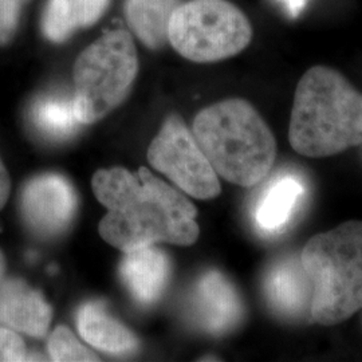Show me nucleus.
Instances as JSON below:
<instances>
[{"label":"nucleus","instance_id":"5701e85b","mask_svg":"<svg viewBox=\"0 0 362 362\" xmlns=\"http://www.w3.org/2000/svg\"><path fill=\"white\" fill-rule=\"evenodd\" d=\"M4 272H6V258H4L3 252L0 251V282L4 278Z\"/></svg>","mask_w":362,"mask_h":362},{"label":"nucleus","instance_id":"9d476101","mask_svg":"<svg viewBox=\"0 0 362 362\" xmlns=\"http://www.w3.org/2000/svg\"><path fill=\"white\" fill-rule=\"evenodd\" d=\"M52 320V306L38 290L22 279L0 282V325L42 338L47 334Z\"/></svg>","mask_w":362,"mask_h":362},{"label":"nucleus","instance_id":"a211bd4d","mask_svg":"<svg viewBox=\"0 0 362 362\" xmlns=\"http://www.w3.org/2000/svg\"><path fill=\"white\" fill-rule=\"evenodd\" d=\"M47 349L52 361H100L97 354L83 346L65 326H58L52 332Z\"/></svg>","mask_w":362,"mask_h":362},{"label":"nucleus","instance_id":"6ab92c4d","mask_svg":"<svg viewBox=\"0 0 362 362\" xmlns=\"http://www.w3.org/2000/svg\"><path fill=\"white\" fill-rule=\"evenodd\" d=\"M28 353L21 336L10 327L0 326V361H27Z\"/></svg>","mask_w":362,"mask_h":362},{"label":"nucleus","instance_id":"6e6552de","mask_svg":"<svg viewBox=\"0 0 362 362\" xmlns=\"http://www.w3.org/2000/svg\"><path fill=\"white\" fill-rule=\"evenodd\" d=\"M71 182L58 173H45L27 182L21 196V212L27 227L40 236H55L70 226L77 211Z\"/></svg>","mask_w":362,"mask_h":362},{"label":"nucleus","instance_id":"f03ea898","mask_svg":"<svg viewBox=\"0 0 362 362\" xmlns=\"http://www.w3.org/2000/svg\"><path fill=\"white\" fill-rule=\"evenodd\" d=\"M288 140L306 157L341 153L362 141V94L334 69L314 66L298 82Z\"/></svg>","mask_w":362,"mask_h":362},{"label":"nucleus","instance_id":"39448f33","mask_svg":"<svg viewBox=\"0 0 362 362\" xmlns=\"http://www.w3.org/2000/svg\"><path fill=\"white\" fill-rule=\"evenodd\" d=\"M139 57L129 33L107 31L86 47L74 65V110L81 124H93L115 110L137 77Z\"/></svg>","mask_w":362,"mask_h":362},{"label":"nucleus","instance_id":"f3484780","mask_svg":"<svg viewBox=\"0 0 362 362\" xmlns=\"http://www.w3.org/2000/svg\"><path fill=\"white\" fill-rule=\"evenodd\" d=\"M31 121L39 133L50 140L71 137L81 124L78 121L73 97L45 95L33 105Z\"/></svg>","mask_w":362,"mask_h":362},{"label":"nucleus","instance_id":"f8f14e48","mask_svg":"<svg viewBox=\"0 0 362 362\" xmlns=\"http://www.w3.org/2000/svg\"><path fill=\"white\" fill-rule=\"evenodd\" d=\"M264 293L272 309L286 317L310 314L313 286L300 258H288L275 263L264 278Z\"/></svg>","mask_w":362,"mask_h":362},{"label":"nucleus","instance_id":"ddd939ff","mask_svg":"<svg viewBox=\"0 0 362 362\" xmlns=\"http://www.w3.org/2000/svg\"><path fill=\"white\" fill-rule=\"evenodd\" d=\"M78 332L95 349L124 356L139 348V339L113 318L100 302L85 303L77 315Z\"/></svg>","mask_w":362,"mask_h":362},{"label":"nucleus","instance_id":"423d86ee","mask_svg":"<svg viewBox=\"0 0 362 362\" xmlns=\"http://www.w3.org/2000/svg\"><path fill=\"white\" fill-rule=\"evenodd\" d=\"M168 39L184 58L209 64L243 52L252 39V27L228 0H189L172 13Z\"/></svg>","mask_w":362,"mask_h":362},{"label":"nucleus","instance_id":"1a4fd4ad","mask_svg":"<svg viewBox=\"0 0 362 362\" xmlns=\"http://www.w3.org/2000/svg\"><path fill=\"white\" fill-rule=\"evenodd\" d=\"M192 314L202 329L211 334L233 330L243 317V303L231 281L220 272H204L194 286Z\"/></svg>","mask_w":362,"mask_h":362},{"label":"nucleus","instance_id":"aec40b11","mask_svg":"<svg viewBox=\"0 0 362 362\" xmlns=\"http://www.w3.org/2000/svg\"><path fill=\"white\" fill-rule=\"evenodd\" d=\"M21 0H0V43L13 38L19 22Z\"/></svg>","mask_w":362,"mask_h":362},{"label":"nucleus","instance_id":"4468645a","mask_svg":"<svg viewBox=\"0 0 362 362\" xmlns=\"http://www.w3.org/2000/svg\"><path fill=\"white\" fill-rule=\"evenodd\" d=\"M305 184L294 175H282L263 191L254 209V221L260 231L275 235L285 230L305 197Z\"/></svg>","mask_w":362,"mask_h":362},{"label":"nucleus","instance_id":"412c9836","mask_svg":"<svg viewBox=\"0 0 362 362\" xmlns=\"http://www.w3.org/2000/svg\"><path fill=\"white\" fill-rule=\"evenodd\" d=\"M10 192H11L10 175L0 158V209L6 206Z\"/></svg>","mask_w":362,"mask_h":362},{"label":"nucleus","instance_id":"b1692460","mask_svg":"<svg viewBox=\"0 0 362 362\" xmlns=\"http://www.w3.org/2000/svg\"><path fill=\"white\" fill-rule=\"evenodd\" d=\"M360 145H361V146H362V141H361V144H360Z\"/></svg>","mask_w":362,"mask_h":362},{"label":"nucleus","instance_id":"2eb2a0df","mask_svg":"<svg viewBox=\"0 0 362 362\" xmlns=\"http://www.w3.org/2000/svg\"><path fill=\"white\" fill-rule=\"evenodd\" d=\"M110 0H50L42 21L45 37L61 43L77 30L94 25Z\"/></svg>","mask_w":362,"mask_h":362},{"label":"nucleus","instance_id":"dca6fc26","mask_svg":"<svg viewBox=\"0 0 362 362\" xmlns=\"http://www.w3.org/2000/svg\"><path fill=\"white\" fill-rule=\"evenodd\" d=\"M179 0H127L130 28L151 49L161 47L168 38L169 19Z\"/></svg>","mask_w":362,"mask_h":362},{"label":"nucleus","instance_id":"20e7f679","mask_svg":"<svg viewBox=\"0 0 362 362\" xmlns=\"http://www.w3.org/2000/svg\"><path fill=\"white\" fill-rule=\"evenodd\" d=\"M299 258L313 286L310 315L317 324H341L361 310L362 221L313 236Z\"/></svg>","mask_w":362,"mask_h":362},{"label":"nucleus","instance_id":"9b49d317","mask_svg":"<svg viewBox=\"0 0 362 362\" xmlns=\"http://www.w3.org/2000/svg\"><path fill=\"white\" fill-rule=\"evenodd\" d=\"M119 274L134 300L144 306L153 305L168 285V255L155 245L124 252Z\"/></svg>","mask_w":362,"mask_h":362},{"label":"nucleus","instance_id":"4be33fe9","mask_svg":"<svg viewBox=\"0 0 362 362\" xmlns=\"http://www.w3.org/2000/svg\"><path fill=\"white\" fill-rule=\"evenodd\" d=\"M290 18H297L308 4V0H275Z\"/></svg>","mask_w":362,"mask_h":362},{"label":"nucleus","instance_id":"f257e3e1","mask_svg":"<svg viewBox=\"0 0 362 362\" xmlns=\"http://www.w3.org/2000/svg\"><path fill=\"white\" fill-rule=\"evenodd\" d=\"M91 187L107 208L100 235L110 246L127 252L158 242L191 246L199 238L194 204L145 167L97 170Z\"/></svg>","mask_w":362,"mask_h":362},{"label":"nucleus","instance_id":"0eeeda50","mask_svg":"<svg viewBox=\"0 0 362 362\" xmlns=\"http://www.w3.org/2000/svg\"><path fill=\"white\" fill-rule=\"evenodd\" d=\"M148 160L192 197L208 200L221 192L218 173L179 116L165 119L148 149Z\"/></svg>","mask_w":362,"mask_h":362},{"label":"nucleus","instance_id":"7ed1b4c3","mask_svg":"<svg viewBox=\"0 0 362 362\" xmlns=\"http://www.w3.org/2000/svg\"><path fill=\"white\" fill-rule=\"evenodd\" d=\"M194 139L224 180L254 187L272 172L276 143L258 110L230 98L203 109L194 121Z\"/></svg>","mask_w":362,"mask_h":362}]
</instances>
